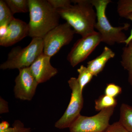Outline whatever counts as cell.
<instances>
[{
  "instance_id": "2",
  "label": "cell",
  "mask_w": 132,
  "mask_h": 132,
  "mask_svg": "<svg viewBox=\"0 0 132 132\" xmlns=\"http://www.w3.org/2000/svg\"><path fill=\"white\" fill-rule=\"evenodd\" d=\"M30 21L28 36L43 39L59 25L60 15L57 10L45 0H28Z\"/></svg>"
},
{
  "instance_id": "13",
  "label": "cell",
  "mask_w": 132,
  "mask_h": 132,
  "mask_svg": "<svg viewBox=\"0 0 132 132\" xmlns=\"http://www.w3.org/2000/svg\"><path fill=\"white\" fill-rule=\"evenodd\" d=\"M121 66L128 72V81L132 86V39L123 47L120 61Z\"/></svg>"
},
{
  "instance_id": "27",
  "label": "cell",
  "mask_w": 132,
  "mask_h": 132,
  "mask_svg": "<svg viewBox=\"0 0 132 132\" xmlns=\"http://www.w3.org/2000/svg\"><path fill=\"white\" fill-rule=\"evenodd\" d=\"M9 127V124L7 121H3L0 123V130H5Z\"/></svg>"
},
{
  "instance_id": "24",
  "label": "cell",
  "mask_w": 132,
  "mask_h": 132,
  "mask_svg": "<svg viewBox=\"0 0 132 132\" xmlns=\"http://www.w3.org/2000/svg\"><path fill=\"white\" fill-rule=\"evenodd\" d=\"M9 112L8 102L1 97L0 98V113H7Z\"/></svg>"
},
{
  "instance_id": "17",
  "label": "cell",
  "mask_w": 132,
  "mask_h": 132,
  "mask_svg": "<svg viewBox=\"0 0 132 132\" xmlns=\"http://www.w3.org/2000/svg\"><path fill=\"white\" fill-rule=\"evenodd\" d=\"M79 76L77 80L80 86L81 90L82 92V90L85 86L91 81L93 78L94 75L88 69L87 67L81 65L80 67L77 70Z\"/></svg>"
},
{
  "instance_id": "26",
  "label": "cell",
  "mask_w": 132,
  "mask_h": 132,
  "mask_svg": "<svg viewBox=\"0 0 132 132\" xmlns=\"http://www.w3.org/2000/svg\"><path fill=\"white\" fill-rule=\"evenodd\" d=\"M126 19H128V20H130L132 21V13H131L129 14L128 15ZM132 39V29L131 30V32H130V35L128 37L127 39L125 41V44L126 45L127 44L130 40Z\"/></svg>"
},
{
  "instance_id": "15",
  "label": "cell",
  "mask_w": 132,
  "mask_h": 132,
  "mask_svg": "<svg viewBox=\"0 0 132 132\" xmlns=\"http://www.w3.org/2000/svg\"><path fill=\"white\" fill-rule=\"evenodd\" d=\"M118 105V101L115 98L103 94L95 101V109L100 111L105 109L115 108Z\"/></svg>"
},
{
  "instance_id": "23",
  "label": "cell",
  "mask_w": 132,
  "mask_h": 132,
  "mask_svg": "<svg viewBox=\"0 0 132 132\" xmlns=\"http://www.w3.org/2000/svg\"><path fill=\"white\" fill-rule=\"evenodd\" d=\"M104 132H128L119 121L110 125Z\"/></svg>"
},
{
  "instance_id": "8",
  "label": "cell",
  "mask_w": 132,
  "mask_h": 132,
  "mask_svg": "<svg viewBox=\"0 0 132 132\" xmlns=\"http://www.w3.org/2000/svg\"><path fill=\"white\" fill-rule=\"evenodd\" d=\"M102 42L101 35L97 31L81 37L75 43L67 59L73 67L85 61Z\"/></svg>"
},
{
  "instance_id": "12",
  "label": "cell",
  "mask_w": 132,
  "mask_h": 132,
  "mask_svg": "<svg viewBox=\"0 0 132 132\" xmlns=\"http://www.w3.org/2000/svg\"><path fill=\"white\" fill-rule=\"evenodd\" d=\"M115 56V53L110 48L106 46L101 54L87 62V67L94 76H97L104 70L108 61Z\"/></svg>"
},
{
  "instance_id": "21",
  "label": "cell",
  "mask_w": 132,
  "mask_h": 132,
  "mask_svg": "<svg viewBox=\"0 0 132 132\" xmlns=\"http://www.w3.org/2000/svg\"><path fill=\"white\" fill-rule=\"evenodd\" d=\"M122 91V88L120 86L114 83H110L107 84L104 93L106 95L116 98L121 93Z\"/></svg>"
},
{
  "instance_id": "3",
  "label": "cell",
  "mask_w": 132,
  "mask_h": 132,
  "mask_svg": "<svg viewBox=\"0 0 132 132\" xmlns=\"http://www.w3.org/2000/svg\"><path fill=\"white\" fill-rule=\"evenodd\" d=\"M95 8L97 13V22L95 29L101 35L102 42L109 46L116 44L125 43L128 37L123 31L128 29L130 25L126 23L123 26H112L107 17L106 11L108 5L112 2L111 0H90Z\"/></svg>"
},
{
  "instance_id": "5",
  "label": "cell",
  "mask_w": 132,
  "mask_h": 132,
  "mask_svg": "<svg viewBox=\"0 0 132 132\" xmlns=\"http://www.w3.org/2000/svg\"><path fill=\"white\" fill-rule=\"evenodd\" d=\"M115 108L103 109L92 116L80 115L69 128L70 132H104L110 126L109 120Z\"/></svg>"
},
{
  "instance_id": "11",
  "label": "cell",
  "mask_w": 132,
  "mask_h": 132,
  "mask_svg": "<svg viewBox=\"0 0 132 132\" xmlns=\"http://www.w3.org/2000/svg\"><path fill=\"white\" fill-rule=\"evenodd\" d=\"M51 58L43 53L29 67L39 84L46 82L58 73L57 69L50 63Z\"/></svg>"
},
{
  "instance_id": "20",
  "label": "cell",
  "mask_w": 132,
  "mask_h": 132,
  "mask_svg": "<svg viewBox=\"0 0 132 132\" xmlns=\"http://www.w3.org/2000/svg\"><path fill=\"white\" fill-rule=\"evenodd\" d=\"M30 128L24 127V124L19 120H16L12 125V127L8 128L4 130H0V132H31Z\"/></svg>"
},
{
  "instance_id": "25",
  "label": "cell",
  "mask_w": 132,
  "mask_h": 132,
  "mask_svg": "<svg viewBox=\"0 0 132 132\" xmlns=\"http://www.w3.org/2000/svg\"><path fill=\"white\" fill-rule=\"evenodd\" d=\"M9 24H5L0 25V38L5 36L7 32Z\"/></svg>"
},
{
  "instance_id": "7",
  "label": "cell",
  "mask_w": 132,
  "mask_h": 132,
  "mask_svg": "<svg viewBox=\"0 0 132 132\" xmlns=\"http://www.w3.org/2000/svg\"><path fill=\"white\" fill-rule=\"evenodd\" d=\"M76 34L67 22L59 24L45 35L43 38L45 54L52 57L62 47L69 44Z\"/></svg>"
},
{
  "instance_id": "4",
  "label": "cell",
  "mask_w": 132,
  "mask_h": 132,
  "mask_svg": "<svg viewBox=\"0 0 132 132\" xmlns=\"http://www.w3.org/2000/svg\"><path fill=\"white\" fill-rule=\"evenodd\" d=\"M44 51V42L42 38H33L26 47L13 48L8 55L7 59L0 65L3 70L29 67Z\"/></svg>"
},
{
  "instance_id": "10",
  "label": "cell",
  "mask_w": 132,
  "mask_h": 132,
  "mask_svg": "<svg viewBox=\"0 0 132 132\" xmlns=\"http://www.w3.org/2000/svg\"><path fill=\"white\" fill-rule=\"evenodd\" d=\"M29 32L28 24L14 18L9 25L6 35L0 38V45L9 47L14 45L28 36Z\"/></svg>"
},
{
  "instance_id": "6",
  "label": "cell",
  "mask_w": 132,
  "mask_h": 132,
  "mask_svg": "<svg viewBox=\"0 0 132 132\" xmlns=\"http://www.w3.org/2000/svg\"><path fill=\"white\" fill-rule=\"evenodd\" d=\"M68 83L72 90L70 101L64 114L55 124V127L60 129L69 128L81 115L84 104L82 92L77 78H70Z\"/></svg>"
},
{
  "instance_id": "18",
  "label": "cell",
  "mask_w": 132,
  "mask_h": 132,
  "mask_svg": "<svg viewBox=\"0 0 132 132\" xmlns=\"http://www.w3.org/2000/svg\"><path fill=\"white\" fill-rule=\"evenodd\" d=\"M14 19L13 14L5 1H0V25L10 23Z\"/></svg>"
},
{
  "instance_id": "16",
  "label": "cell",
  "mask_w": 132,
  "mask_h": 132,
  "mask_svg": "<svg viewBox=\"0 0 132 132\" xmlns=\"http://www.w3.org/2000/svg\"><path fill=\"white\" fill-rule=\"evenodd\" d=\"M13 14L29 12L28 0H5Z\"/></svg>"
},
{
  "instance_id": "19",
  "label": "cell",
  "mask_w": 132,
  "mask_h": 132,
  "mask_svg": "<svg viewBox=\"0 0 132 132\" xmlns=\"http://www.w3.org/2000/svg\"><path fill=\"white\" fill-rule=\"evenodd\" d=\"M117 11L120 17L126 18L132 13V0H119L117 3Z\"/></svg>"
},
{
  "instance_id": "1",
  "label": "cell",
  "mask_w": 132,
  "mask_h": 132,
  "mask_svg": "<svg viewBox=\"0 0 132 132\" xmlns=\"http://www.w3.org/2000/svg\"><path fill=\"white\" fill-rule=\"evenodd\" d=\"M71 2L74 5L57 10L60 17L82 37L94 32L97 13L90 0H73Z\"/></svg>"
},
{
  "instance_id": "14",
  "label": "cell",
  "mask_w": 132,
  "mask_h": 132,
  "mask_svg": "<svg viewBox=\"0 0 132 132\" xmlns=\"http://www.w3.org/2000/svg\"><path fill=\"white\" fill-rule=\"evenodd\" d=\"M119 122L128 132H132V106L122 104L120 108Z\"/></svg>"
},
{
  "instance_id": "9",
  "label": "cell",
  "mask_w": 132,
  "mask_h": 132,
  "mask_svg": "<svg viewBox=\"0 0 132 132\" xmlns=\"http://www.w3.org/2000/svg\"><path fill=\"white\" fill-rule=\"evenodd\" d=\"M14 88L15 96L22 100L31 101L35 94L39 83L29 67L19 69Z\"/></svg>"
},
{
  "instance_id": "22",
  "label": "cell",
  "mask_w": 132,
  "mask_h": 132,
  "mask_svg": "<svg viewBox=\"0 0 132 132\" xmlns=\"http://www.w3.org/2000/svg\"><path fill=\"white\" fill-rule=\"evenodd\" d=\"M52 6L55 9H64L71 5V1L69 0H48Z\"/></svg>"
}]
</instances>
